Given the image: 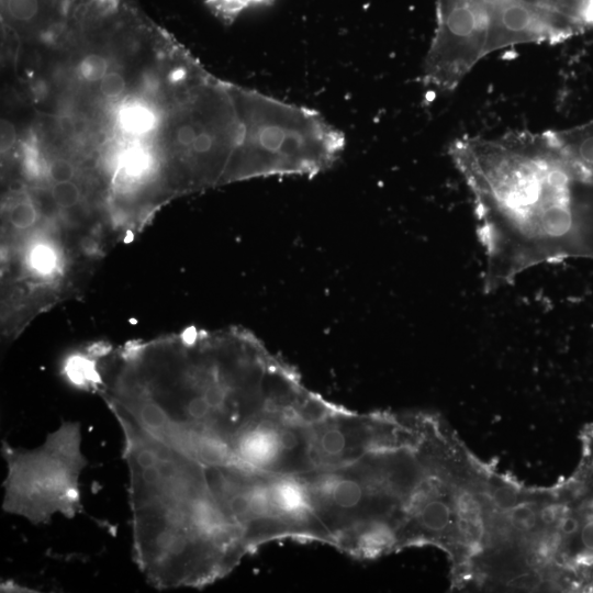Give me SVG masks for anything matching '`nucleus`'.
Listing matches in <instances>:
<instances>
[{
  "instance_id": "9b49d317",
  "label": "nucleus",
  "mask_w": 593,
  "mask_h": 593,
  "mask_svg": "<svg viewBox=\"0 0 593 593\" xmlns=\"http://www.w3.org/2000/svg\"><path fill=\"white\" fill-rule=\"evenodd\" d=\"M551 132L564 155L593 182V120Z\"/></svg>"
},
{
  "instance_id": "423d86ee",
  "label": "nucleus",
  "mask_w": 593,
  "mask_h": 593,
  "mask_svg": "<svg viewBox=\"0 0 593 593\" xmlns=\"http://www.w3.org/2000/svg\"><path fill=\"white\" fill-rule=\"evenodd\" d=\"M237 96L245 123L240 179L311 177L340 156L344 135L315 111L251 91Z\"/></svg>"
},
{
  "instance_id": "6ab92c4d",
  "label": "nucleus",
  "mask_w": 593,
  "mask_h": 593,
  "mask_svg": "<svg viewBox=\"0 0 593 593\" xmlns=\"http://www.w3.org/2000/svg\"><path fill=\"white\" fill-rule=\"evenodd\" d=\"M16 141V132L14 125L8 121L1 120V152L5 153L10 150Z\"/></svg>"
},
{
  "instance_id": "f03ea898",
  "label": "nucleus",
  "mask_w": 593,
  "mask_h": 593,
  "mask_svg": "<svg viewBox=\"0 0 593 593\" xmlns=\"http://www.w3.org/2000/svg\"><path fill=\"white\" fill-rule=\"evenodd\" d=\"M448 153L472 197L485 293L542 264L593 259V182L551 130L462 136Z\"/></svg>"
},
{
  "instance_id": "a211bd4d",
  "label": "nucleus",
  "mask_w": 593,
  "mask_h": 593,
  "mask_svg": "<svg viewBox=\"0 0 593 593\" xmlns=\"http://www.w3.org/2000/svg\"><path fill=\"white\" fill-rule=\"evenodd\" d=\"M47 174L53 183L71 181L76 170L71 161L66 158H56L48 165Z\"/></svg>"
},
{
  "instance_id": "39448f33",
  "label": "nucleus",
  "mask_w": 593,
  "mask_h": 593,
  "mask_svg": "<svg viewBox=\"0 0 593 593\" xmlns=\"http://www.w3.org/2000/svg\"><path fill=\"white\" fill-rule=\"evenodd\" d=\"M436 27L423 80L451 92L489 54L558 44L593 31V0H435Z\"/></svg>"
},
{
  "instance_id": "dca6fc26",
  "label": "nucleus",
  "mask_w": 593,
  "mask_h": 593,
  "mask_svg": "<svg viewBox=\"0 0 593 593\" xmlns=\"http://www.w3.org/2000/svg\"><path fill=\"white\" fill-rule=\"evenodd\" d=\"M5 9L15 21L27 22L37 15L40 2L38 0H7Z\"/></svg>"
},
{
  "instance_id": "2eb2a0df",
  "label": "nucleus",
  "mask_w": 593,
  "mask_h": 593,
  "mask_svg": "<svg viewBox=\"0 0 593 593\" xmlns=\"http://www.w3.org/2000/svg\"><path fill=\"white\" fill-rule=\"evenodd\" d=\"M51 197L54 203L61 209H71L81 200V190L71 181L53 183Z\"/></svg>"
},
{
  "instance_id": "6e6552de",
  "label": "nucleus",
  "mask_w": 593,
  "mask_h": 593,
  "mask_svg": "<svg viewBox=\"0 0 593 593\" xmlns=\"http://www.w3.org/2000/svg\"><path fill=\"white\" fill-rule=\"evenodd\" d=\"M81 445V425L74 421L63 422L32 449L3 440L2 510L33 525L49 524L55 515L74 518L82 511L80 475L88 465Z\"/></svg>"
},
{
  "instance_id": "f3484780",
  "label": "nucleus",
  "mask_w": 593,
  "mask_h": 593,
  "mask_svg": "<svg viewBox=\"0 0 593 593\" xmlns=\"http://www.w3.org/2000/svg\"><path fill=\"white\" fill-rule=\"evenodd\" d=\"M125 89L126 80L118 71H109L99 82V90L107 98H118Z\"/></svg>"
},
{
  "instance_id": "4468645a",
  "label": "nucleus",
  "mask_w": 593,
  "mask_h": 593,
  "mask_svg": "<svg viewBox=\"0 0 593 593\" xmlns=\"http://www.w3.org/2000/svg\"><path fill=\"white\" fill-rule=\"evenodd\" d=\"M78 72L88 82H100L109 72V63L101 54L90 53L80 60Z\"/></svg>"
},
{
  "instance_id": "f257e3e1",
  "label": "nucleus",
  "mask_w": 593,
  "mask_h": 593,
  "mask_svg": "<svg viewBox=\"0 0 593 593\" xmlns=\"http://www.w3.org/2000/svg\"><path fill=\"white\" fill-rule=\"evenodd\" d=\"M109 358L98 391L112 413L204 465L232 462L233 441L255 418L306 390L292 368L238 329L192 331Z\"/></svg>"
},
{
  "instance_id": "ddd939ff",
  "label": "nucleus",
  "mask_w": 593,
  "mask_h": 593,
  "mask_svg": "<svg viewBox=\"0 0 593 593\" xmlns=\"http://www.w3.org/2000/svg\"><path fill=\"white\" fill-rule=\"evenodd\" d=\"M121 123L131 133H145L154 125V114L145 107L130 105L121 112Z\"/></svg>"
},
{
  "instance_id": "0eeeda50",
  "label": "nucleus",
  "mask_w": 593,
  "mask_h": 593,
  "mask_svg": "<svg viewBox=\"0 0 593 593\" xmlns=\"http://www.w3.org/2000/svg\"><path fill=\"white\" fill-rule=\"evenodd\" d=\"M205 468L217 501L240 530L249 552L280 538L331 545L302 477L276 474L237 462Z\"/></svg>"
},
{
  "instance_id": "20e7f679",
  "label": "nucleus",
  "mask_w": 593,
  "mask_h": 593,
  "mask_svg": "<svg viewBox=\"0 0 593 593\" xmlns=\"http://www.w3.org/2000/svg\"><path fill=\"white\" fill-rule=\"evenodd\" d=\"M133 557L159 590L202 588L249 553L217 501L205 465L155 439L121 413Z\"/></svg>"
},
{
  "instance_id": "7ed1b4c3",
  "label": "nucleus",
  "mask_w": 593,
  "mask_h": 593,
  "mask_svg": "<svg viewBox=\"0 0 593 593\" xmlns=\"http://www.w3.org/2000/svg\"><path fill=\"white\" fill-rule=\"evenodd\" d=\"M458 441L439 415L401 413L380 446L351 462L301 475L331 545L358 558L416 546L452 493Z\"/></svg>"
},
{
  "instance_id": "f8f14e48",
  "label": "nucleus",
  "mask_w": 593,
  "mask_h": 593,
  "mask_svg": "<svg viewBox=\"0 0 593 593\" xmlns=\"http://www.w3.org/2000/svg\"><path fill=\"white\" fill-rule=\"evenodd\" d=\"M38 220V210L29 200H21L12 204L8 212L10 226L19 232L31 230Z\"/></svg>"
},
{
  "instance_id": "9d476101",
  "label": "nucleus",
  "mask_w": 593,
  "mask_h": 593,
  "mask_svg": "<svg viewBox=\"0 0 593 593\" xmlns=\"http://www.w3.org/2000/svg\"><path fill=\"white\" fill-rule=\"evenodd\" d=\"M328 404L305 390L268 407L233 441L232 462L282 475L313 472L312 421Z\"/></svg>"
},
{
  "instance_id": "1a4fd4ad",
  "label": "nucleus",
  "mask_w": 593,
  "mask_h": 593,
  "mask_svg": "<svg viewBox=\"0 0 593 593\" xmlns=\"http://www.w3.org/2000/svg\"><path fill=\"white\" fill-rule=\"evenodd\" d=\"M552 566L558 592H593V425L580 433L572 473L551 486Z\"/></svg>"
}]
</instances>
